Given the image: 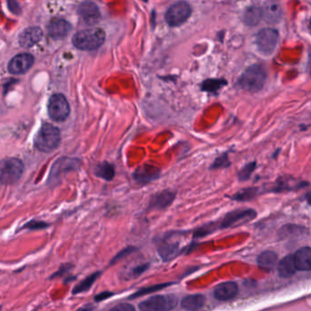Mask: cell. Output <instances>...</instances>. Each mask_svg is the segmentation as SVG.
I'll return each instance as SVG.
<instances>
[{"label":"cell","mask_w":311,"mask_h":311,"mask_svg":"<svg viewBox=\"0 0 311 311\" xmlns=\"http://www.w3.org/2000/svg\"><path fill=\"white\" fill-rule=\"evenodd\" d=\"M78 13L85 23L90 26L98 23L100 20V12L96 4L90 1H85L79 6Z\"/></svg>","instance_id":"9a60e30c"},{"label":"cell","mask_w":311,"mask_h":311,"mask_svg":"<svg viewBox=\"0 0 311 311\" xmlns=\"http://www.w3.org/2000/svg\"><path fill=\"white\" fill-rule=\"evenodd\" d=\"M304 199L306 200V203H308L309 205H311V191L307 192L304 196Z\"/></svg>","instance_id":"60d3db41"},{"label":"cell","mask_w":311,"mask_h":311,"mask_svg":"<svg viewBox=\"0 0 311 311\" xmlns=\"http://www.w3.org/2000/svg\"><path fill=\"white\" fill-rule=\"evenodd\" d=\"M257 217V213L252 208H240L226 214L224 218L218 220L220 230L227 228H236L246 225Z\"/></svg>","instance_id":"5b68a950"},{"label":"cell","mask_w":311,"mask_h":311,"mask_svg":"<svg viewBox=\"0 0 311 311\" xmlns=\"http://www.w3.org/2000/svg\"><path fill=\"white\" fill-rule=\"evenodd\" d=\"M225 85H226V81L225 80H205L203 84V90L209 92H216Z\"/></svg>","instance_id":"836d02e7"},{"label":"cell","mask_w":311,"mask_h":311,"mask_svg":"<svg viewBox=\"0 0 311 311\" xmlns=\"http://www.w3.org/2000/svg\"><path fill=\"white\" fill-rule=\"evenodd\" d=\"M150 264L149 263H144V264H140L136 266V267H133L128 273L129 278H135L140 277L141 274L144 273L146 271L147 269H149Z\"/></svg>","instance_id":"d590c367"},{"label":"cell","mask_w":311,"mask_h":311,"mask_svg":"<svg viewBox=\"0 0 311 311\" xmlns=\"http://www.w3.org/2000/svg\"><path fill=\"white\" fill-rule=\"evenodd\" d=\"M278 276L280 278H288L293 277L297 271L294 254H288L279 260L277 267Z\"/></svg>","instance_id":"44dd1931"},{"label":"cell","mask_w":311,"mask_h":311,"mask_svg":"<svg viewBox=\"0 0 311 311\" xmlns=\"http://www.w3.org/2000/svg\"><path fill=\"white\" fill-rule=\"evenodd\" d=\"M192 9L187 2L179 1L171 6L165 13V21L170 27L181 26L190 18Z\"/></svg>","instance_id":"9c48e42d"},{"label":"cell","mask_w":311,"mask_h":311,"mask_svg":"<svg viewBox=\"0 0 311 311\" xmlns=\"http://www.w3.org/2000/svg\"><path fill=\"white\" fill-rule=\"evenodd\" d=\"M263 19V10L256 7H251L245 10L243 20L247 26H256Z\"/></svg>","instance_id":"83f0119b"},{"label":"cell","mask_w":311,"mask_h":311,"mask_svg":"<svg viewBox=\"0 0 311 311\" xmlns=\"http://www.w3.org/2000/svg\"><path fill=\"white\" fill-rule=\"evenodd\" d=\"M261 193H264L263 187H248V188L242 189L237 193H234L231 196H226L232 201L236 202H248L254 200Z\"/></svg>","instance_id":"d4e9b609"},{"label":"cell","mask_w":311,"mask_h":311,"mask_svg":"<svg viewBox=\"0 0 311 311\" xmlns=\"http://www.w3.org/2000/svg\"><path fill=\"white\" fill-rule=\"evenodd\" d=\"M93 308H94V306H90L86 305V306H81L80 309H93Z\"/></svg>","instance_id":"b9f144b4"},{"label":"cell","mask_w":311,"mask_h":311,"mask_svg":"<svg viewBox=\"0 0 311 311\" xmlns=\"http://www.w3.org/2000/svg\"><path fill=\"white\" fill-rule=\"evenodd\" d=\"M111 309H112V310L119 311L135 310V307L132 306V304L121 303V304H118V305L113 306Z\"/></svg>","instance_id":"f35d334b"},{"label":"cell","mask_w":311,"mask_h":311,"mask_svg":"<svg viewBox=\"0 0 311 311\" xmlns=\"http://www.w3.org/2000/svg\"><path fill=\"white\" fill-rule=\"evenodd\" d=\"M42 37L43 32L41 28L38 27L26 28L19 34V45L25 48L33 47L34 45L38 44L41 40Z\"/></svg>","instance_id":"e0dca14e"},{"label":"cell","mask_w":311,"mask_h":311,"mask_svg":"<svg viewBox=\"0 0 311 311\" xmlns=\"http://www.w3.org/2000/svg\"><path fill=\"white\" fill-rule=\"evenodd\" d=\"M219 230L218 227V221L211 222L205 224L203 226L198 227L197 229H195L193 231V237L197 239V238H203L204 236H209L213 234L214 232Z\"/></svg>","instance_id":"f546056e"},{"label":"cell","mask_w":311,"mask_h":311,"mask_svg":"<svg viewBox=\"0 0 311 311\" xmlns=\"http://www.w3.org/2000/svg\"><path fill=\"white\" fill-rule=\"evenodd\" d=\"M94 175L100 179L112 181L115 176V167L108 162H102L96 165Z\"/></svg>","instance_id":"4316f807"},{"label":"cell","mask_w":311,"mask_h":311,"mask_svg":"<svg viewBox=\"0 0 311 311\" xmlns=\"http://www.w3.org/2000/svg\"><path fill=\"white\" fill-rule=\"evenodd\" d=\"M206 298L202 294L188 295L182 298L181 307L184 310H198L205 305Z\"/></svg>","instance_id":"cb8c5ba5"},{"label":"cell","mask_w":311,"mask_h":311,"mask_svg":"<svg viewBox=\"0 0 311 311\" xmlns=\"http://www.w3.org/2000/svg\"><path fill=\"white\" fill-rule=\"evenodd\" d=\"M238 286L234 281H227L217 285L214 289V297L219 301H228L237 296Z\"/></svg>","instance_id":"2e32d148"},{"label":"cell","mask_w":311,"mask_h":311,"mask_svg":"<svg viewBox=\"0 0 311 311\" xmlns=\"http://www.w3.org/2000/svg\"><path fill=\"white\" fill-rule=\"evenodd\" d=\"M308 234V230L305 226L287 224L281 226L278 231V236L279 239H294L297 237H301Z\"/></svg>","instance_id":"d6986e66"},{"label":"cell","mask_w":311,"mask_h":311,"mask_svg":"<svg viewBox=\"0 0 311 311\" xmlns=\"http://www.w3.org/2000/svg\"><path fill=\"white\" fill-rule=\"evenodd\" d=\"M138 250V248L136 247H133V246H128L126 248H124V249L122 250L121 252H119L118 254H116L114 257H113L112 261H111V263L110 265L115 264L116 262H118L120 260H123L124 257H126L128 254H132L133 251H136Z\"/></svg>","instance_id":"8d00e7d4"},{"label":"cell","mask_w":311,"mask_h":311,"mask_svg":"<svg viewBox=\"0 0 311 311\" xmlns=\"http://www.w3.org/2000/svg\"><path fill=\"white\" fill-rule=\"evenodd\" d=\"M71 113L70 104L66 97L62 94H54L48 99L47 113L52 121L62 123Z\"/></svg>","instance_id":"52a82bcc"},{"label":"cell","mask_w":311,"mask_h":311,"mask_svg":"<svg viewBox=\"0 0 311 311\" xmlns=\"http://www.w3.org/2000/svg\"><path fill=\"white\" fill-rule=\"evenodd\" d=\"M34 57L29 53H21L11 59L8 70L13 75H21L33 66Z\"/></svg>","instance_id":"7c38bea8"},{"label":"cell","mask_w":311,"mask_h":311,"mask_svg":"<svg viewBox=\"0 0 311 311\" xmlns=\"http://www.w3.org/2000/svg\"><path fill=\"white\" fill-rule=\"evenodd\" d=\"M256 263L260 269L266 271L273 270L278 263V255L275 251L266 250L256 257Z\"/></svg>","instance_id":"7402d4cb"},{"label":"cell","mask_w":311,"mask_h":311,"mask_svg":"<svg viewBox=\"0 0 311 311\" xmlns=\"http://www.w3.org/2000/svg\"><path fill=\"white\" fill-rule=\"evenodd\" d=\"M282 17L281 7L278 3H269L263 10V19L269 23H277Z\"/></svg>","instance_id":"484cf974"},{"label":"cell","mask_w":311,"mask_h":311,"mask_svg":"<svg viewBox=\"0 0 311 311\" xmlns=\"http://www.w3.org/2000/svg\"><path fill=\"white\" fill-rule=\"evenodd\" d=\"M160 175V168L154 165H142L134 171L132 177L138 184H146L158 179Z\"/></svg>","instance_id":"5bb4252c"},{"label":"cell","mask_w":311,"mask_h":311,"mask_svg":"<svg viewBox=\"0 0 311 311\" xmlns=\"http://www.w3.org/2000/svg\"><path fill=\"white\" fill-rule=\"evenodd\" d=\"M309 185V183L305 181H297L290 176H281L277 179L271 186L263 187L264 193H282L297 191L305 188Z\"/></svg>","instance_id":"30bf717a"},{"label":"cell","mask_w":311,"mask_h":311,"mask_svg":"<svg viewBox=\"0 0 311 311\" xmlns=\"http://www.w3.org/2000/svg\"><path fill=\"white\" fill-rule=\"evenodd\" d=\"M80 161L78 158H70V157H62L53 164L50 174L47 179V184L49 185L58 184L59 180L68 172L75 171L80 168Z\"/></svg>","instance_id":"ba28073f"},{"label":"cell","mask_w":311,"mask_h":311,"mask_svg":"<svg viewBox=\"0 0 311 311\" xmlns=\"http://www.w3.org/2000/svg\"><path fill=\"white\" fill-rule=\"evenodd\" d=\"M105 38L103 29L91 28L77 32L72 38V43L80 50H94L103 44Z\"/></svg>","instance_id":"7a4b0ae2"},{"label":"cell","mask_w":311,"mask_h":311,"mask_svg":"<svg viewBox=\"0 0 311 311\" xmlns=\"http://www.w3.org/2000/svg\"><path fill=\"white\" fill-rule=\"evenodd\" d=\"M278 32L274 28H264L256 34L255 43L260 52L270 55L275 50L278 41Z\"/></svg>","instance_id":"8fae6325"},{"label":"cell","mask_w":311,"mask_h":311,"mask_svg":"<svg viewBox=\"0 0 311 311\" xmlns=\"http://www.w3.org/2000/svg\"><path fill=\"white\" fill-rule=\"evenodd\" d=\"M178 304V297L175 294L156 295L139 304V309L143 311H167L175 308Z\"/></svg>","instance_id":"8992f818"},{"label":"cell","mask_w":311,"mask_h":311,"mask_svg":"<svg viewBox=\"0 0 311 311\" xmlns=\"http://www.w3.org/2000/svg\"><path fill=\"white\" fill-rule=\"evenodd\" d=\"M72 268H73V266L71 264H68V263H67V264L62 265V266L60 267L59 270L53 274L49 278H50V279H54V278H58V277L64 276V275L69 273L71 269H72Z\"/></svg>","instance_id":"74e56055"},{"label":"cell","mask_w":311,"mask_h":311,"mask_svg":"<svg viewBox=\"0 0 311 311\" xmlns=\"http://www.w3.org/2000/svg\"><path fill=\"white\" fill-rule=\"evenodd\" d=\"M174 284H175V282L163 283V284H156V285H153V286H151V287L141 288V289H139L134 294L131 295L128 298L129 299H134V298H137V297H142V296H145V295H148V294H151V293L162 290V289L170 287V286H172Z\"/></svg>","instance_id":"4dcf8cb0"},{"label":"cell","mask_w":311,"mask_h":311,"mask_svg":"<svg viewBox=\"0 0 311 311\" xmlns=\"http://www.w3.org/2000/svg\"><path fill=\"white\" fill-rule=\"evenodd\" d=\"M229 166H231V162L229 160L228 151H226L215 159L210 166V170L224 169Z\"/></svg>","instance_id":"d6a6232c"},{"label":"cell","mask_w":311,"mask_h":311,"mask_svg":"<svg viewBox=\"0 0 311 311\" xmlns=\"http://www.w3.org/2000/svg\"><path fill=\"white\" fill-rule=\"evenodd\" d=\"M158 252L164 261H171L182 254L183 250L180 249L178 242H170L167 238H165L159 245Z\"/></svg>","instance_id":"ffe728a7"},{"label":"cell","mask_w":311,"mask_h":311,"mask_svg":"<svg viewBox=\"0 0 311 311\" xmlns=\"http://www.w3.org/2000/svg\"><path fill=\"white\" fill-rule=\"evenodd\" d=\"M101 272L97 271L94 273L91 274L89 277L84 278L81 282L79 283L78 285H76L73 290H72V295H78L81 293L86 292L88 290H90V288L93 286V284L96 282V280L99 278Z\"/></svg>","instance_id":"f1b7e54d"},{"label":"cell","mask_w":311,"mask_h":311,"mask_svg":"<svg viewBox=\"0 0 311 311\" xmlns=\"http://www.w3.org/2000/svg\"><path fill=\"white\" fill-rule=\"evenodd\" d=\"M62 141L61 131L51 123H44L34 139V145L38 151L49 153L56 150Z\"/></svg>","instance_id":"6da1fadb"},{"label":"cell","mask_w":311,"mask_h":311,"mask_svg":"<svg viewBox=\"0 0 311 311\" xmlns=\"http://www.w3.org/2000/svg\"><path fill=\"white\" fill-rule=\"evenodd\" d=\"M71 25L67 20L54 19L47 26V34L54 39H62L71 32Z\"/></svg>","instance_id":"ac0fdd59"},{"label":"cell","mask_w":311,"mask_h":311,"mask_svg":"<svg viewBox=\"0 0 311 311\" xmlns=\"http://www.w3.org/2000/svg\"><path fill=\"white\" fill-rule=\"evenodd\" d=\"M76 278H77L76 277H70V278L65 279V283H70V281H71V280H75Z\"/></svg>","instance_id":"7bdbcfd3"},{"label":"cell","mask_w":311,"mask_h":311,"mask_svg":"<svg viewBox=\"0 0 311 311\" xmlns=\"http://www.w3.org/2000/svg\"><path fill=\"white\" fill-rule=\"evenodd\" d=\"M23 162L17 157H10L1 161L0 181L2 185H11L18 183L23 175Z\"/></svg>","instance_id":"277c9868"},{"label":"cell","mask_w":311,"mask_h":311,"mask_svg":"<svg viewBox=\"0 0 311 311\" xmlns=\"http://www.w3.org/2000/svg\"><path fill=\"white\" fill-rule=\"evenodd\" d=\"M309 29L311 30V19L310 20H309Z\"/></svg>","instance_id":"f6af8a7d"},{"label":"cell","mask_w":311,"mask_h":311,"mask_svg":"<svg viewBox=\"0 0 311 311\" xmlns=\"http://www.w3.org/2000/svg\"><path fill=\"white\" fill-rule=\"evenodd\" d=\"M295 263L297 271H310L311 270V247L304 246L294 254Z\"/></svg>","instance_id":"603a6c76"},{"label":"cell","mask_w":311,"mask_h":311,"mask_svg":"<svg viewBox=\"0 0 311 311\" xmlns=\"http://www.w3.org/2000/svg\"><path fill=\"white\" fill-rule=\"evenodd\" d=\"M267 80V73L261 65H253L247 68L238 80V84L242 89L257 92L264 87Z\"/></svg>","instance_id":"3957f363"},{"label":"cell","mask_w":311,"mask_h":311,"mask_svg":"<svg viewBox=\"0 0 311 311\" xmlns=\"http://www.w3.org/2000/svg\"><path fill=\"white\" fill-rule=\"evenodd\" d=\"M279 151H280V150H278V151H276V153L273 154L274 158H276V157H277V156H278V153H279Z\"/></svg>","instance_id":"ee69618b"},{"label":"cell","mask_w":311,"mask_h":311,"mask_svg":"<svg viewBox=\"0 0 311 311\" xmlns=\"http://www.w3.org/2000/svg\"><path fill=\"white\" fill-rule=\"evenodd\" d=\"M176 192L172 190H164L151 195L147 209L149 210H165L174 203Z\"/></svg>","instance_id":"4fadbf2b"},{"label":"cell","mask_w":311,"mask_h":311,"mask_svg":"<svg viewBox=\"0 0 311 311\" xmlns=\"http://www.w3.org/2000/svg\"><path fill=\"white\" fill-rule=\"evenodd\" d=\"M50 226L48 223L44 221H39V220H30V221L26 223L21 229H26L29 231H36V230H43L46 229L48 226Z\"/></svg>","instance_id":"e575fe53"},{"label":"cell","mask_w":311,"mask_h":311,"mask_svg":"<svg viewBox=\"0 0 311 311\" xmlns=\"http://www.w3.org/2000/svg\"><path fill=\"white\" fill-rule=\"evenodd\" d=\"M113 295H114V293L110 292V291H103V292L99 293V294L95 296V301H103V300H106L110 297H113Z\"/></svg>","instance_id":"ab89813d"},{"label":"cell","mask_w":311,"mask_h":311,"mask_svg":"<svg viewBox=\"0 0 311 311\" xmlns=\"http://www.w3.org/2000/svg\"><path fill=\"white\" fill-rule=\"evenodd\" d=\"M256 168V162H250L245 164L240 170L239 172L237 173V178L240 181V182H244V181H247L250 179L251 175L254 173V170Z\"/></svg>","instance_id":"1f68e13d"}]
</instances>
